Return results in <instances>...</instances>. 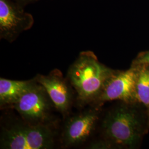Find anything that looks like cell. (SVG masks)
I'll return each mask as SVG.
<instances>
[{"label":"cell","mask_w":149,"mask_h":149,"mask_svg":"<svg viewBox=\"0 0 149 149\" xmlns=\"http://www.w3.org/2000/svg\"><path fill=\"white\" fill-rule=\"evenodd\" d=\"M114 71L101 63L92 52L80 53L70 66L66 77L76 93L80 106L95 101Z\"/></svg>","instance_id":"cell-1"},{"label":"cell","mask_w":149,"mask_h":149,"mask_svg":"<svg viewBox=\"0 0 149 149\" xmlns=\"http://www.w3.org/2000/svg\"><path fill=\"white\" fill-rule=\"evenodd\" d=\"M54 143V133L50 125H32L23 121L1 130V149H51Z\"/></svg>","instance_id":"cell-2"},{"label":"cell","mask_w":149,"mask_h":149,"mask_svg":"<svg viewBox=\"0 0 149 149\" xmlns=\"http://www.w3.org/2000/svg\"><path fill=\"white\" fill-rule=\"evenodd\" d=\"M136 113L125 106L109 112L103 122L104 134L110 143L120 147H131L138 142L141 124Z\"/></svg>","instance_id":"cell-3"},{"label":"cell","mask_w":149,"mask_h":149,"mask_svg":"<svg viewBox=\"0 0 149 149\" xmlns=\"http://www.w3.org/2000/svg\"><path fill=\"white\" fill-rule=\"evenodd\" d=\"M12 108L25 122L50 125L52 123L53 109L55 108L45 88L36 80Z\"/></svg>","instance_id":"cell-4"},{"label":"cell","mask_w":149,"mask_h":149,"mask_svg":"<svg viewBox=\"0 0 149 149\" xmlns=\"http://www.w3.org/2000/svg\"><path fill=\"white\" fill-rule=\"evenodd\" d=\"M138 69L115 71L107 80L100 95L92 103L100 105L106 102L119 100L126 103L136 100V84Z\"/></svg>","instance_id":"cell-5"},{"label":"cell","mask_w":149,"mask_h":149,"mask_svg":"<svg viewBox=\"0 0 149 149\" xmlns=\"http://www.w3.org/2000/svg\"><path fill=\"white\" fill-rule=\"evenodd\" d=\"M14 0H0V38L10 43L32 28L34 18Z\"/></svg>","instance_id":"cell-6"},{"label":"cell","mask_w":149,"mask_h":149,"mask_svg":"<svg viewBox=\"0 0 149 149\" xmlns=\"http://www.w3.org/2000/svg\"><path fill=\"white\" fill-rule=\"evenodd\" d=\"M34 79L45 88L57 111L66 117L72 105L74 91L67 78L56 69L47 75L37 74Z\"/></svg>","instance_id":"cell-7"},{"label":"cell","mask_w":149,"mask_h":149,"mask_svg":"<svg viewBox=\"0 0 149 149\" xmlns=\"http://www.w3.org/2000/svg\"><path fill=\"white\" fill-rule=\"evenodd\" d=\"M98 119V113L93 109L86 110L70 118L62 134L64 145L72 146L86 141L93 131Z\"/></svg>","instance_id":"cell-8"},{"label":"cell","mask_w":149,"mask_h":149,"mask_svg":"<svg viewBox=\"0 0 149 149\" xmlns=\"http://www.w3.org/2000/svg\"><path fill=\"white\" fill-rule=\"evenodd\" d=\"M34 79L18 81L0 78V107H12L34 82Z\"/></svg>","instance_id":"cell-9"},{"label":"cell","mask_w":149,"mask_h":149,"mask_svg":"<svg viewBox=\"0 0 149 149\" xmlns=\"http://www.w3.org/2000/svg\"><path fill=\"white\" fill-rule=\"evenodd\" d=\"M139 68L136 84V100L149 110V65L143 64Z\"/></svg>","instance_id":"cell-10"},{"label":"cell","mask_w":149,"mask_h":149,"mask_svg":"<svg viewBox=\"0 0 149 149\" xmlns=\"http://www.w3.org/2000/svg\"><path fill=\"white\" fill-rule=\"evenodd\" d=\"M137 64L140 65L146 64L149 65V51L142 55L137 61Z\"/></svg>","instance_id":"cell-11"},{"label":"cell","mask_w":149,"mask_h":149,"mask_svg":"<svg viewBox=\"0 0 149 149\" xmlns=\"http://www.w3.org/2000/svg\"><path fill=\"white\" fill-rule=\"evenodd\" d=\"M16 2L18 3L21 5L23 6L24 7L25 6L27 5L28 4L33 3L35 1H37L38 0H14Z\"/></svg>","instance_id":"cell-12"}]
</instances>
